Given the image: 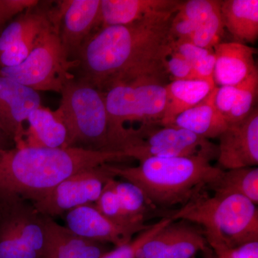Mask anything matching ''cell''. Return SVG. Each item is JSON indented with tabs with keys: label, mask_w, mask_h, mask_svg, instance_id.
Listing matches in <instances>:
<instances>
[{
	"label": "cell",
	"mask_w": 258,
	"mask_h": 258,
	"mask_svg": "<svg viewBox=\"0 0 258 258\" xmlns=\"http://www.w3.org/2000/svg\"><path fill=\"white\" fill-rule=\"evenodd\" d=\"M178 9L100 28L80 52V79L104 92L113 85L140 78H166V60L173 42L169 26Z\"/></svg>",
	"instance_id": "6da1fadb"
},
{
	"label": "cell",
	"mask_w": 258,
	"mask_h": 258,
	"mask_svg": "<svg viewBox=\"0 0 258 258\" xmlns=\"http://www.w3.org/2000/svg\"><path fill=\"white\" fill-rule=\"evenodd\" d=\"M128 159L123 152L79 148L0 149V203L16 200L35 203L69 176Z\"/></svg>",
	"instance_id": "7a4b0ae2"
},
{
	"label": "cell",
	"mask_w": 258,
	"mask_h": 258,
	"mask_svg": "<svg viewBox=\"0 0 258 258\" xmlns=\"http://www.w3.org/2000/svg\"><path fill=\"white\" fill-rule=\"evenodd\" d=\"M134 166L103 164L114 176L143 191L152 208L186 205L218 178L222 169L203 157H148Z\"/></svg>",
	"instance_id": "3957f363"
},
{
	"label": "cell",
	"mask_w": 258,
	"mask_h": 258,
	"mask_svg": "<svg viewBox=\"0 0 258 258\" xmlns=\"http://www.w3.org/2000/svg\"><path fill=\"white\" fill-rule=\"evenodd\" d=\"M257 206L241 195L210 196L205 190L169 217L201 227L210 246L221 244L233 249L258 241Z\"/></svg>",
	"instance_id": "277c9868"
},
{
	"label": "cell",
	"mask_w": 258,
	"mask_h": 258,
	"mask_svg": "<svg viewBox=\"0 0 258 258\" xmlns=\"http://www.w3.org/2000/svg\"><path fill=\"white\" fill-rule=\"evenodd\" d=\"M60 94V106L54 113L66 129V148L122 152L103 91L85 80L74 77L64 85Z\"/></svg>",
	"instance_id": "5b68a950"
},
{
	"label": "cell",
	"mask_w": 258,
	"mask_h": 258,
	"mask_svg": "<svg viewBox=\"0 0 258 258\" xmlns=\"http://www.w3.org/2000/svg\"><path fill=\"white\" fill-rule=\"evenodd\" d=\"M79 60H71L66 54L58 26L43 30L36 45L23 63L16 67L3 68L0 72L34 91L60 93L64 85L74 76L71 70L78 68Z\"/></svg>",
	"instance_id": "8992f818"
},
{
	"label": "cell",
	"mask_w": 258,
	"mask_h": 258,
	"mask_svg": "<svg viewBox=\"0 0 258 258\" xmlns=\"http://www.w3.org/2000/svg\"><path fill=\"white\" fill-rule=\"evenodd\" d=\"M125 154L139 161L148 157H203L212 161L218 157V147L179 127L142 125Z\"/></svg>",
	"instance_id": "52a82bcc"
},
{
	"label": "cell",
	"mask_w": 258,
	"mask_h": 258,
	"mask_svg": "<svg viewBox=\"0 0 258 258\" xmlns=\"http://www.w3.org/2000/svg\"><path fill=\"white\" fill-rule=\"evenodd\" d=\"M112 177L114 176L102 165L81 171L61 181L43 198L31 205L44 216H60L78 207L96 203Z\"/></svg>",
	"instance_id": "ba28073f"
},
{
	"label": "cell",
	"mask_w": 258,
	"mask_h": 258,
	"mask_svg": "<svg viewBox=\"0 0 258 258\" xmlns=\"http://www.w3.org/2000/svg\"><path fill=\"white\" fill-rule=\"evenodd\" d=\"M101 0H63L57 2V23L61 42L71 60H78L80 52L101 25Z\"/></svg>",
	"instance_id": "9c48e42d"
},
{
	"label": "cell",
	"mask_w": 258,
	"mask_h": 258,
	"mask_svg": "<svg viewBox=\"0 0 258 258\" xmlns=\"http://www.w3.org/2000/svg\"><path fill=\"white\" fill-rule=\"evenodd\" d=\"M201 227L185 220H171L139 249L137 258H193L208 250Z\"/></svg>",
	"instance_id": "30bf717a"
},
{
	"label": "cell",
	"mask_w": 258,
	"mask_h": 258,
	"mask_svg": "<svg viewBox=\"0 0 258 258\" xmlns=\"http://www.w3.org/2000/svg\"><path fill=\"white\" fill-rule=\"evenodd\" d=\"M218 139L217 161L222 170L257 166V107L243 120L229 124Z\"/></svg>",
	"instance_id": "8fae6325"
},
{
	"label": "cell",
	"mask_w": 258,
	"mask_h": 258,
	"mask_svg": "<svg viewBox=\"0 0 258 258\" xmlns=\"http://www.w3.org/2000/svg\"><path fill=\"white\" fill-rule=\"evenodd\" d=\"M40 106L41 98L37 91L0 72V128L13 139L15 147H25L24 123Z\"/></svg>",
	"instance_id": "7c38bea8"
},
{
	"label": "cell",
	"mask_w": 258,
	"mask_h": 258,
	"mask_svg": "<svg viewBox=\"0 0 258 258\" xmlns=\"http://www.w3.org/2000/svg\"><path fill=\"white\" fill-rule=\"evenodd\" d=\"M66 213V227L75 234L101 243L108 242L116 247L128 243L134 235L151 226L120 225L104 216L94 204L78 207Z\"/></svg>",
	"instance_id": "4fadbf2b"
},
{
	"label": "cell",
	"mask_w": 258,
	"mask_h": 258,
	"mask_svg": "<svg viewBox=\"0 0 258 258\" xmlns=\"http://www.w3.org/2000/svg\"><path fill=\"white\" fill-rule=\"evenodd\" d=\"M41 216L44 230L41 258H100L107 252L104 243L81 237L52 217Z\"/></svg>",
	"instance_id": "5bb4252c"
},
{
	"label": "cell",
	"mask_w": 258,
	"mask_h": 258,
	"mask_svg": "<svg viewBox=\"0 0 258 258\" xmlns=\"http://www.w3.org/2000/svg\"><path fill=\"white\" fill-rule=\"evenodd\" d=\"M215 55L213 80L217 87L237 86L257 72L254 55L257 50L239 42H220L213 48Z\"/></svg>",
	"instance_id": "9a60e30c"
},
{
	"label": "cell",
	"mask_w": 258,
	"mask_h": 258,
	"mask_svg": "<svg viewBox=\"0 0 258 258\" xmlns=\"http://www.w3.org/2000/svg\"><path fill=\"white\" fill-rule=\"evenodd\" d=\"M178 0H101V28L135 23L152 15L177 10Z\"/></svg>",
	"instance_id": "2e32d148"
},
{
	"label": "cell",
	"mask_w": 258,
	"mask_h": 258,
	"mask_svg": "<svg viewBox=\"0 0 258 258\" xmlns=\"http://www.w3.org/2000/svg\"><path fill=\"white\" fill-rule=\"evenodd\" d=\"M50 3L39 1L19 15L0 32V52L12 44L40 33L52 25L58 26L56 5L53 6Z\"/></svg>",
	"instance_id": "e0dca14e"
},
{
	"label": "cell",
	"mask_w": 258,
	"mask_h": 258,
	"mask_svg": "<svg viewBox=\"0 0 258 258\" xmlns=\"http://www.w3.org/2000/svg\"><path fill=\"white\" fill-rule=\"evenodd\" d=\"M10 203L13 204L14 210L18 258H41L44 245L41 215L28 202L16 200Z\"/></svg>",
	"instance_id": "ac0fdd59"
},
{
	"label": "cell",
	"mask_w": 258,
	"mask_h": 258,
	"mask_svg": "<svg viewBox=\"0 0 258 258\" xmlns=\"http://www.w3.org/2000/svg\"><path fill=\"white\" fill-rule=\"evenodd\" d=\"M166 103L162 126H171L176 117L196 106L216 88L214 81H172L166 84Z\"/></svg>",
	"instance_id": "d6986e66"
},
{
	"label": "cell",
	"mask_w": 258,
	"mask_h": 258,
	"mask_svg": "<svg viewBox=\"0 0 258 258\" xmlns=\"http://www.w3.org/2000/svg\"><path fill=\"white\" fill-rule=\"evenodd\" d=\"M216 88L203 101L178 115L171 126L185 129L209 140L219 138L229 124L215 106Z\"/></svg>",
	"instance_id": "ffe728a7"
},
{
	"label": "cell",
	"mask_w": 258,
	"mask_h": 258,
	"mask_svg": "<svg viewBox=\"0 0 258 258\" xmlns=\"http://www.w3.org/2000/svg\"><path fill=\"white\" fill-rule=\"evenodd\" d=\"M166 78L148 76L131 81L134 86L137 119L142 125L160 124L166 103Z\"/></svg>",
	"instance_id": "44dd1931"
},
{
	"label": "cell",
	"mask_w": 258,
	"mask_h": 258,
	"mask_svg": "<svg viewBox=\"0 0 258 258\" xmlns=\"http://www.w3.org/2000/svg\"><path fill=\"white\" fill-rule=\"evenodd\" d=\"M225 28L236 42L253 43L258 37L257 0L220 1Z\"/></svg>",
	"instance_id": "7402d4cb"
},
{
	"label": "cell",
	"mask_w": 258,
	"mask_h": 258,
	"mask_svg": "<svg viewBox=\"0 0 258 258\" xmlns=\"http://www.w3.org/2000/svg\"><path fill=\"white\" fill-rule=\"evenodd\" d=\"M27 121L29 128L25 130L26 147L66 148V129L54 111L41 106L30 113Z\"/></svg>",
	"instance_id": "603a6c76"
},
{
	"label": "cell",
	"mask_w": 258,
	"mask_h": 258,
	"mask_svg": "<svg viewBox=\"0 0 258 258\" xmlns=\"http://www.w3.org/2000/svg\"><path fill=\"white\" fill-rule=\"evenodd\" d=\"M208 189L216 195H241L257 205V166L223 170Z\"/></svg>",
	"instance_id": "cb8c5ba5"
},
{
	"label": "cell",
	"mask_w": 258,
	"mask_h": 258,
	"mask_svg": "<svg viewBox=\"0 0 258 258\" xmlns=\"http://www.w3.org/2000/svg\"><path fill=\"white\" fill-rule=\"evenodd\" d=\"M111 184L125 215L134 220L144 222L146 215L152 208L143 191L133 183L117 181L115 177L112 178Z\"/></svg>",
	"instance_id": "d4e9b609"
},
{
	"label": "cell",
	"mask_w": 258,
	"mask_h": 258,
	"mask_svg": "<svg viewBox=\"0 0 258 258\" xmlns=\"http://www.w3.org/2000/svg\"><path fill=\"white\" fill-rule=\"evenodd\" d=\"M258 91V72L237 85V92L227 122L237 123L245 118L254 108Z\"/></svg>",
	"instance_id": "484cf974"
},
{
	"label": "cell",
	"mask_w": 258,
	"mask_h": 258,
	"mask_svg": "<svg viewBox=\"0 0 258 258\" xmlns=\"http://www.w3.org/2000/svg\"><path fill=\"white\" fill-rule=\"evenodd\" d=\"M225 28L219 5L208 18L196 27L189 41L199 47L213 50L220 43Z\"/></svg>",
	"instance_id": "4316f807"
},
{
	"label": "cell",
	"mask_w": 258,
	"mask_h": 258,
	"mask_svg": "<svg viewBox=\"0 0 258 258\" xmlns=\"http://www.w3.org/2000/svg\"><path fill=\"white\" fill-rule=\"evenodd\" d=\"M18 238L11 203H0V258H18Z\"/></svg>",
	"instance_id": "83f0119b"
},
{
	"label": "cell",
	"mask_w": 258,
	"mask_h": 258,
	"mask_svg": "<svg viewBox=\"0 0 258 258\" xmlns=\"http://www.w3.org/2000/svg\"><path fill=\"white\" fill-rule=\"evenodd\" d=\"M113 178V177H112ZM107 181L95 207L104 216L112 221L125 226H146L144 222L134 220L127 216L120 206L119 200L111 184V179Z\"/></svg>",
	"instance_id": "f1b7e54d"
},
{
	"label": "cell",
	"mask_w": 258,
	"mask_h": 258,
	"mask_svg": "<svg viewBox=\"0 0 258 258\" xmlns=\"http://www.w3.org/2000/svg\"><path fill=\"white\" fill-rule=\"evenodd\" d=\"M171 220L169 217H164L157 223L151 225L147 230L140 232L134 240L128 243L106 252L100 258H137V253L141 247Z\"/></svg>",
	"instance_id": "f546056e"
},
{
	"label": "cell",
	"mask_w": 258,
	"mask_h": 258,
	"mask_svg": "<svg viewBox=\"0 0 258 258\" xmlns=\"http://www.w3.org/2000/svg\"><path fill=\"white\" fill-rule=\"evenodd\" d=\"M41 32L19 40L2 51L0 52V69L16 67L23 63L36 45L37 38Z\"/></svg>",
	"instance_id": "4dcf8cb0"
},
{
	"label": "cell",
	"mask_w": 258,
	"mask_h": 258,
	"mask_svg": "<svg viewBox=\"0 0 258 258\" xmlns=\"http://www.w3.org/2000/svg\"><path fill=\"white\" fill-rule=\"evenodd\" d=\"M219 5L220 1L217 0H188L181 3L178 11L190 20L196 28Z\"/></svg>",
	"instance_id": "1f68e13d"
},
{
	"label": "cell",
	"mask_w": 258,
	"mask_h": 258,
	"mask_svg": "<svg viewBox=\"0 0 258 258\" xmlns=\"http://www.w3.org/2000/svg\"><path fill=\"white\" fill-rule=\"evenodd\" d=\"M166 74L172 81H192L198 80L194 71L192 64L184 57L171 50L166 57Z\"/></svg>",
	"instance_id": "d6a6232c"
},
{
	"label": "cell",
	"mask_w": 258,
	"mask_h": 258,
	"mask_svg": "<svg viewBox=\"0 0 258 258\" xmlns=\"http://www.w3.org/2000/svg\"><path fill=\"white\" fill-rule=\"evenodd\" d=\"M195 30V25L177 10L171 18L169 26V35L172 41L190 40Z\"/></svg>",
	"instance_id": "836d02e7"
},
{
	"label": "cell",
	"mask_w": 258,
	"mask_h": 258,
	"mask_svg": "<svg viewBox=\"0 0 258 258\" xmlns=\"http://www.w3.org/2000/svg\"><path fill=\"white\" fill-rule=\"evenodd\" d=\"M171 50L184 57L190 63L193 64L203 59L214 50L199 47L189 40H179L171 44Z\"/></svg>",
	"instance_id": "e575fe53"
},
{
	"label": "cell",
	"mask_w": 258,
	"mask_h": 258,
	"mask_svg": "<svg viewBox=\"0 0 258 258\" xmlns=\"http://www.w3.org/2000/svg\"><path fill=\"white\" fill-rule=\"evenodd\" d=\"M237 86H225L217 87L215 96V104L217 109L227 121L230 115L236 95Z\"/></svg>",
	"instance_id": "d590c367"
},
{
	"label": "cell",
	"mask_w": 258,
	"mask_h": 258,
	"mask_svg": "<svg viewBox=\"0 0 258 258\" xmlns=\"http://www.w3.org/2000/svg\"><path fill=\"white\" fill-rule=\"evenodd\" d=\"M36 0H0V17L5 23L16 15L21 14L28 8L35 6Z\"/></svg>",
	"instance_id": "8d00e7d4"
},
{
	"label": "cell",
	"mask_w": 258,
	"mask_h": 258,
	"mask_svg": "<svg viewBox=\"0 0 258 258\" xmlns=\"http://www.w3.org/2000/svg\"><path fill=\"white\" fill-rule=\"evenodd\" d=\"M215 64V55L213 50L208 55L204 57L203 59L192 64L197 79L203 80V81H214Z\"/></svg>",
	"instance_id": "74e56055"
},
{
	"label": "cell",
	"mask_w": 258,
	"mask_h": 258,
	"mask_svg": "<svg viewBox=\"0 0 258 258\" xmlns=\"http://www.w3.org/2000/svg\"><path fill=\"white\" fill-rule=\"evenodd\" d=\"M230 251L232 258H258V241L241 244Z\"/></svg>",
	"instance_id": "f35d334b"
},
{
	"label": "cell",
	"mask_w": 258,
	"mask_h": 258,
	"mask_svg": "<svg viewBox=\"0 0 258 258\" xmlns=\"http://www.w3.org/2000/svg\"><path fill=\"white\" fill-rule=\"evenodd\" d=\"M216 254L217 258H232L230 249L221 244H212L210 246Z\"/></svg>",
	"instance_id": "ab89813d"
},
{
	"label": "cell",
	"mask_w": 258,
	"mask_h": 258,
	"mask_svg": "<svg viewBox=\"0 0 258 258\" xmlns=\"http://www.w3.org/2000/svg\"><path fill=\"white\" fill-rule=\"evenodd\" d=\"M13 144L15 143L13 139L0 128V149H11Z\"/></svg>",
	"instance_id": "60d3db41"
},
{
	"label": "cell",
	"mask_w": 258,
	"mask_h": 258,
	"mask_svg": "<svg viewBox=\"0 0 258 258\" xmlns=\"http://www.w3.org/2000/svg\"><path fill=\"white\" fill-rule=\"evenodd\" d=\"M193 258H195V257H193Z\"/></svg>",
	"instance_id": "b9f144b4"
}]
</instances>
